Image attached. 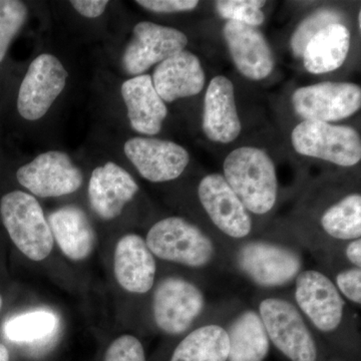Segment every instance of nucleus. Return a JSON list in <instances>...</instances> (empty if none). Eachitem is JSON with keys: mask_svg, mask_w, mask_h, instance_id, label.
I'll return each mask as SVG.
<instances>
[{"mask_svg": "<svg viewBox=\"0 0 361 361\" xmlns=\"http://www.w3.org/2000/svg\"><path fill=\"white\" fill-rule=\"evenodd\" d=\"M224 179L249 213H269L277 200L274 163L262 149L242 147L224 161Z\"/></svg>", "mask_w": 361, "mask_h": 361, "instance_id": "obj_1", "label": "nucleus"}, {"mask_svg": "<svg viewBox=\"0 0 361 361\" xmlns=\"http://www.w3.org/2000/svg\"><path fill=\"white\" fill-rule=\"evenodd\" d=\"M0 215L9 237L21 253L30 260H44L54 248L49 222L32 195L13 191L0 201Z\"/></svg>", "mask_w": 361, "mask_h": 361, "instance_id": "obj_2", "label": "nucleus"}, {"mask_svg": "<svg viewBox=\"0 0 361 361\" xmlns=\"http://www.w3.org/2000/svg\"><path fill=\"white\" fill-rule=\"evenodd\" d=\"M145 241L156 257L188 267H204L215 257L210 237L180 217L159 221L149 230Z\"/></svg>", "mask_w": 361, "mask_h": 361, "instance_id": "obj_3", "label": "nucleus"}, {"mask_svg": "<svg viewBox=\"0 0 361 361\" xmlns=\"http://www.w3.org/2000/svg\"><path fill=\"white\" fill-rule=\"evenodd\" d=\"M270 342L291 361H316L318 349L302 314L293 303L269 297L259 304Z\"/></svg>", "mask_w": 361, "mask_h": 361, "instance_id": "obj_4", "label": "nucleus"}, {"mask_svg": "<svg viewBox=\"0 0 361 361\" xmlns=\"http://www.w3.org/2000/svg\"><path fill=\"white\" fill-rule=\"evenodd\" d=\"M291 139L297 153L342 167L355 166L361 159L360 137L353 128L303 121L292 132Z\"/></svg>", "mask_w": 361, "mask_h": 361, "instance_id": "obj_5", "label": "nucleus"}, {"mask_svg": "<svg viewBox=\"0 0 361 361\" xmlns=\"http://www.w3.org/2000/svg\"><path fill=\"white\" fill-rule=\"evenodd\" d=\"M205 304L198 286L183 278L168 277L161 280L154 293V320L165 334H182L201 315Z\"/></svg>", "mask_w": 361, "mask_h": 361, "instance_id": "obj_6", "label": "nucleus"}, {"mask_svg": "<svg viewBox=\"0 0 361 361\" xmlns=\"http://www.w3.org/2000/svg\"><path fill=\"white\" fill-rule=\"evenodd\" d=\"M68 71L58 58L42 54L28 66L18 96V111L27 121L45 116L66 87Z\"/></svg>", "mask_w": 361, "mask_h": 361, "instance_id": "obj_7", "label": "nucleus"}, {"mask_svg": "<svg viewBox=\"0 0 361 361\" xmlns=\"http://www.w3.org/2000/svg\"><path fill=\"white\" fill-rule=\"evenodd\" d=\"M238 264L254 283L271 288L295 280L302 269V259L290 247L255 241L240 249Z\"/></svg>", "mask_w": 361, "mask_h": 361, "instance_id": "obj_8", "label": "nucleus"}, {"mask_svg": "<svg viewBox=\"0 0 361 361\" xmlns=\"http://www.w3.org/2000/svg\"><path fill=\"white\" fill-rule=\"evenodd\" d=\"M292 104L304 121L336 122L353 116L361 106V90L349 82H322L296 90Z\"/></svg>", "mask_w": 361, "mask_h": 361, "instance_id": "obj_9", "label": "nucleus"}, {"mask_svg": "<svg viewBox=\"0 0 361 361\" xmlns=\"http://www.w3.org/2000/svg\"><path fill=\"white\" fill-rule=\"evenodd\" d=\"M16 178L21 186L40 198H54L75 193L84 176L68 154L49 151L18 169Z\"/></svg>", "mask_w": 361, "mask_h": 361, "instance_id": "obj_10", "label": "nucleus"}, {"mask_svg": "<svg viewBox=\"0 0 361 361\" xmlns=\"http://www.w3.org/2000/svg\"><path fill=\"white\" fill-rule=\"evenodd\" d=\"M294 297L299 310L319 331L330 334L341 326L345 304L334 281L320 271H301L295 278Z\"/></svg>", "mask_w": 361, "mask_h": 361, "instance_id": "obj_11", "label": "nucleus"}, {"mask_svg": "<svg viewBox=\"0 0 361 361\" xmlns=\"http://www.w3.org/2000/svg\"><path fill=\"white\" fill-rule=\"evenodd\" d=\"M187 44V35L180 30L141 21L135 26L132 39L123 51V71L135 77L141 75L151 66L184 51Z\"/></svg>", "mask_w": 361, "mask_h": 361, "instance_id": "obj_12", "label": "nucleus"}, {"mask_svg": "<svg viewBox=\"0 0 361 361\" xmlns=\"http://www.w3.org/2000/svg\"><path fill=\"white\" fill-rule=\"evenodd\" d=\"M123 151L140 175L153 183L177 179L190 161L186 149L166 140L132 137L125 142Z\"/></svg>", "mask_w": 361, "mask_h": 361, "instance_id": "obj_13", "label": "nucleus"}, {"mask_svg": "<svg viewBox=\"0 0 361 361\" xmlns=\"http://www.w3.org/2000/svg\"><path fill=\"white\" fill-rule=\"evenodd\" d=\"M198 195L204 210L220 231L234 239L245 238L250 234V214L222 175L204 177Z\"/></svg>", "mask_w": 361, "mask_h": 361, "instance_id": "obj_14", "label": "nucleus"}, {"mask_svg": "<svg viewBox=\"0 0 361 361\" xmlns=\"http://www.w3.org/2000/svg\"><path fill=\"white\" fill-rule=\"evenodd\" d=\"M139 191L137 183L114 161H108L92 171L89 183L90 207L103 220H113Z\"/></svg>", "mask_w": 361, "mask_h": 361, "instance_id": "obj_15", "label": "nucleus"}, {"mask_svg": "<svg viewBox=\"0 0 361 361\" xmlns=\"http://www.w3.org/2000/svg\"><path fill=\"white\" fill-rule=\"evenodd\" d=\"M235 66L247 78L260 80L274 68V59L262 33L254 26L227 21L223 30Z\"/></svg>", "mask_w": 361, "mask_h": 361, "instance_id": "obj_16", "label": "nucleus"}, {"mask_svg": "<svg viewBox=\"0 0 361 361\" xmlns=\"http://www.w3.org/2000/svg\"><path fill=\"white\" fill-rule=\"evenodd\" d=\"M114 271L116 281L126 291L145 294L153 288L156 261L142 237L128 234L118 240L114 255Z\"/></svg>", "mask_w": 361, "mask_h": 361, "instance_id": "obj_17", "label": "nucleus"}, {"mask_svg": "<svg viewBox=\"0 0 361 361\" xmlns=\"http://www.w3.org/2000/svg\"><path fill=\"white\" fill-rule=\"evenodd\" d=\"M152 80L161 99L172 103L201 92L205 85V73L195 54L183 51L159 63Z\"/></svg>", "mask_w": 361, "mask_h": 361, "instance_id": "obj_18", "label": "nucleus"}, {"mask_svg": "<svg viewBox=\"0 0 361 361\" xmlns=\"http://www.w3.org/2000/svg\"><path fill=\"white\" fill-rule=\"evenodd\" d=\"M204 133L211 141L228 144L241 133L234 85L231 80L218 75L211 80L204 101Z\"/></svg>", "mask_w": 361, "mask_h": 361, "instance_id": "obj_19", "label": "nucleus"}, {"mask_svg": "<svg viewBox=\"0 0 361 361\" xmlns=\"http://www.w3.org/2000/svg\"><path fill=\"white\" fill-rule=\"evenodd\" d=\"M121 90L130 127L140 134H159L168 110L165 102L156 92L152 77L141 75L129 78Z\"/></svg>", "mask_w": 361, "mask_h": 361, "instance_id": "obj_20", "label": "nucleus"}, {"mask_svg": "<svg viewBox=\"0 0 361 361\" xmlns=\"http://www.w3.org/2000/svg\"><path fill=\"white\" fill-rule=\"evenodd\" d=\"M47 222L54 240L66 257L82 261L92 254L96 245V232L80 207H61L49 215Z\"/></svg>", "mask_w": 361, "mask_h": 361, "instance_id": "obj_21", "label": "nucleus"}, {"mask_svg": "<svg viewBox=\"0 0 361 361\" xmlns=\"http://www.w3.org/2000/svg\"><path fill=\"white\" fill-rule=\"evenodd\" d=\"M350 32L345 25L334 23L316 33L303 52L304 66L314 75L341 68L348 58Z\"/></svg>", "mask_w": 361, "mask_h": 361, "instance_id": "obj_22", "label": "nucleus"}, {"mask_svg": "<svg viewBox=\"0 0 361 361\" xmlns=\"http://www.w3.org/2000/svg\"><path fill=\"white\" fill-rule=\"evenodd\" d=\"M229 337L228 361H264L270 350V341L258 312L240 313L227 330Z\"/></svg>", "mask_w": 361, "mask_h": 361, "instance_id": "obj_23", "label": "nucleus"}, {"mask_svg": "<svg viewBox=\"0 0 361 361\" xmlns=\"http://www.w3.org/2000/svg\"><path fill=\"white\" fill-rule=\"evenodd\" d=\"M229 337L218 324L203 325L178 344L170 361H228Z\"/></svg>", "mask_w": 361, "mask_h": 361, "instance_id": "obj_24", "label": "nucleus"}, {"mask_svg": "<svg viewBox=\"0 0 361 361\" xmlns=\"http://www.w3.org/2000/svg\"><path fill=\"white\" fill-rule=\"evenodd\" d=\"M323 231L341 241H351L361 236V196L351 194L329 207L323 213Z\"/></svg>", "mask_w": 361, "mask_h": 361, "instance_id": "obj_25", "label": "nucleus"}, {"mask_svg": "<svg viewBox=\"0 0 361 361\" xmlns=\"http://www.w3.org/2000/svg\"><path fill=\"white\" fill-rule=\"evenodd\" d=\"M58 324V317L51 311H32L9 319L4 334L9 341L32 343L51 336Z\"/></svg>", "mask_w": 361, "mask_h": 361, "instance_id": "obj_26", "label": "nucleus"}, {"mask_svg": "<svg viewBox=\"0 0 361 361\" xmlns=\"http://www.w3.org/2000/svg\"><path fill=\"white\" fill-rule=\"evenodd\" d=\"M28 9L20 0H0V63L27 20Z\"/></svg>", "mask_w": 361, "mask_h": 361, "instance_id": "obj_27", "label": "nucleus"}, {"mask_svg": "<svg viewBox=\"0 0 361 361\" xmlns=\"http://www.w3.org/2000/svg\"><path fill=\"white\" fill-rule=\"evenodd\" d=\"M265 4L260 0H221L216 2V9L228 21H237L255 27L264 21L261 8Z\"/></svg>", "mask_w": 361, "mask_h": 361, "instance_id": "obj_28", "label": "nucleus"}, {"mask_svg": "<svg viewBox=\"0 0 361 361\" xmlns=\"http://www.w3.org/2000/svg\"><path fill=\"white\" fill-rule=\"evenodd\" d=\"M341 14L334 11H319L311 14L299 25L291 39V47L296 56H302L304 49L313 37L330 25L341 23Z\"/></svg>", "mask_w": 361, "mask_h": 361, "instance_id": "obj_29", "label": "nucleus"}, {"mask_svg": "<svg viewBox=\"0 0 361 361\" xmlns=\"http://www.w3.org/2000/svg\"><path fill=\"white\" fill-rule=\"evenodd\" d=\"M104 361H146L144 348L137 337L125 334L109 346Z\"/></svg>", "mask_w": 361, "mask_h": 361, "instance_id": "obj_30", "label": "nucleus"}, {"mask_svg": "<svg viewBox=\"0 0 361 361\" xmlns=\"http://www.w3.org/2000/svg\"><path fill=\"white\" fill-rule=\"evenodd\" d=\"M336 286L341 296L345 297L351 302L361 304V269L350 267L341 271L336 278Z\"/></svg>", "mask_w": 361, "mask_h": 361, "instance_id": "obj_31", "label": "nucleus"}, {"mask_svg": "<svg viewBox=\"0 0 361 361\" xmlns=\"http://www.w3.org/2000/svg\"><path fill=\"white\" fill-rule=\"evenodd\" d=\"M135 2L145 9L157 13L193 11L199 4L196 0H137Z\"/></svg>", "mask_w": 361, "mask_h": 361, "instance_id": "obj_32", "label": "nucleus"}, {"mask_svg": "<svg viewBox=\"0 0 361 361\" xmlns=\"http://www.w3.org/2000/svg\"><path fill=\"white\" fill-rule=\"evenodd\" d=\"M71 6L80 16L87 18H97L104 13L109 6L106 0H73Z\"/></svg>", "mask_w": 361, "mask_h": 361, "instance_id": "obj_33", "label": "nucleus"}, {"mask_svg": "<svg viewBox=\"0 0 361 361\" xmlns=\"http://www.w3.org/2000/svg\"><path fill=\"white\" fill-rule=\"evenodd\" d=\"M345 256L353 267H361V239L351 240L345 247Z\"/></svg>", "mask_w": 361, "mask_h": 361, "instance_id": "obj_34", "label": "nucleus"}, {"mask_svg": "<svg viewBox=\"0 0 361 361\" xmlns=\"http://www.w3.org/2000/svg\"><path fill=\"white\" fill-rule=\"evenodd\" d=\"M0 361H9L8 349L2 343H0Z\"/></svg>", "mask_w": 361, "mask_h": 361, "instance_id": "obj_35", "label": "nucleus"}, {"mask_svg": "<svg viewBox=\"0 0 361 361\" xmlns=\"http://www.w3.org/2000/svg\"><path fill=\"white\" fill-rule=\"evenodd\" d=\"M1 307H2V297H1V295H0V310H1Z\"/></svg>", "mask_w": 361, "mask_h": 361, "instance_id": "obj_36", "label": "nucleus"}]
</instances>
